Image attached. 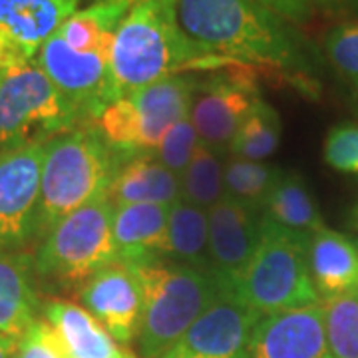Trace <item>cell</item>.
Here are the masks:
<instances>
[{
	"instance_id": "cell-1",
	"label": "cell",
	"mask_w": 358,
	"mask_h": 358,
	"mask_svg": "<svg viewBox=\"0 0 358 358\" xmlns=\"http://www.w3.org/2000/svg\"><path fill=\"white\" fill-rule=\"evenodd\" d=\"M176 8L183 34L211 62L263 66L301 80L313 70L299 34L257 0H176Z\"/></svg>"
},
{
	"instance_id": "cell-2",
	"label": "cell",
	"mask_w": 358,
	"mask_h": 358,
	"mask_svg": "<svg viewBox=\"0 0 358 358\" xmlns=\"http://www.w3.org/2000/svg\"><path fill=\"white\" fill-rule=\"evenodd\" d=\"M124 164L126 157L115 152L94 124L48 141L40 179L36 239L42 241L70 213L110 195Z\"/></svg>"
},
{
	"instance_id": "cell-3",
	"label": "cell",
	"mask_w": 358,
	"mask_h": 358,
	"mask_svg": "<svg viewBox=\"0 0 358 358\" xmlns=\"http://www.w3.org/2000/svg\"><path fill=\"white\" fill-rule=\"evenodd\" d=\"M197 62H211L183 34L176 0H138L120 22L112 46L115 96L145 88Z\"/></svg>"
},
{
	"instance_id": "cell-4",
	"label": "cell",
	"mask_w": 358,
	"mask_h": 358,
	"mask_svg": "<svg viewBox=\"0 0 358 358\" xmlns=\"http://www.w3.org/2000/svg\"><path fill=\"white\" fill-rule=\"evenodd\" d=\"M131 267L141 282L140 350L143 358H162L215 303L221 291L211 273L189 265L152 261Z\"/></svg>"
},
{
	"instance_id": "cell-5",
	"label": "cell",
	"mask_w": 358,
	"mask_h": 358,
	"mask_svg": "<svg viewBox=\"0 0 358 358\" xmlns=\"http://www.w3.org/2000/svg\"><path fill=\"white\" fill-rule=\"evenodd\" d=\"M308 237L263 215L255 253L231 293L225 294L261 315L319 305L308 267Z\"/></svg>"
},
{
	"instance_id": "cell-6",
	"label": "cell",
	"mask_w": 358,
	"mask_h": 358,
	"mask_svg": "<svg viewBox=\"0 0 358 358\" xmlns=\"http://www.w3.org/2000/svg\"><path fill=\"white\" fill-rule=\"evenodd\" d=\"M115 205L106 195L64 217L40 241L34 273L56 287H78L115 263Z\"/></svg>"
},
{
	"instance_id": "cell-7",
	"label": "cell",
	"mask_w": 358,
	"mask_h": 358,
	"mask_svg": "<svg viewBox=\"0 0 358 358\" xmlns=\"http://www.w3.org/2000/svg\"><path fill=\"white\" fill-rule=\"evenodd\" d=\"M197 80L173 74L110 103L94 126L126 159L155 152L178 122L189 115Z\"/></svg>"
},
{
	"instance_id": "cell-8",
	"label": "cell",
	"mask_w": 358,
	"mask_h": 358,
	"mask_svg": "<svg viewBox=\"0 0 358 358\" xmlns=\"http://www.w3.org/2000/svg\"><path fill=\"white\" fill-rule=\"evenodd\" d=\"M86 126L36 62L0 72V150L42 143Z\"/></svg>"
},
{
	"instance_id": "cell-9",
	"label": "cell",
	"mask_w": 358,
	"mask_h": 358,
	"mask_svg": "<svg viewBox=\"0 0 358 358\" xmlns=\"http://www.w3.org/2000/svg\"><path fill=\"white\" fill-rule=\"evenodd\" d=\"M44 152L42 143L0 150V253L36 239Z\"/></svg>"
},
{
	"instance_id": "cell-10",
	"label": "cell",
	"mask_w": 358,
	"mask_h": 358,
	"mask_svg": "<svg viewBox=\"0 0 358 358\" xmlns=\"http://www.w3.org/2000/svg\"><path fill=\"white\" fill-rule=\"evenodd\" d=\"M261 317L235 296L221 293L162 358H247Z\"/></svg>"
},
{
	"instance_id": "cell-11",
	"label": "cell",
	"mask_w": 358,
	"mask_h": 358,
	"mask_svg": "<svg viewBox=\"0 0 358 358\" xmlns=\"http://www.w3.org/2000/svg\"><path fill=\"white\" fill-rule=\"evenodd\" d=\"M209 273L231 293L261 239V209L223 197L209 211Z\"/></svg>"
},
{
	"instance_id": "cell-12",
	"label": "cell",
	"mask_w": 358,
	"mask_h": 358,
	"mask_svg": "<svg viewBox=\"0 0 358 358\" xmlns=\"http://www.w3.org/2000/svg\"><path fill=\"white\" fill-rule=\"evenodd\" d=\"M82 0H0V72L30 64Z\"/></svg>"
},
{
	"instance_id": "cell-13",
	"label": "cell",
	"mask_w": 358,
	"mask_h": 358,
	"mask_svg": "<svg viewBox=\"0 0 358 358\" xmlns=\"http://www.w3.org/2000/svg\"><path fill=\"white\" fill-rule=\"evenodd\" d=\"M261 96L253 78L233 74L197 80L189 120L199 140L215 152L229 150L231 140Z\"/></svg>"
},
{
	"instance_id": "cell-14",
	"label": "cell",
	"mask_w": 358,
	"mask_h": 358,
	"mask_svg": "<svg viewBox=\"0 0 358 358\" xmlns=\"http://www.w3.org/2000/svg\"><path fill=\"white\" fill-rule=\"evenodd\" d=\"M247 358H333L322 303L263 315L251 334Z\"/></svg>"
},
{
	"instance_id": "cell-15",
	"label": "cell",
	"mask_w": 358,
	"mask_h": 358,
	"mask_svg": "<svg viewBox=\"0 0 358 358\" xmlns=\"http://www.w3.org/2000/svg\"><path fill=\"white\" fill-rule=\"evenodd\" d=\"M90 315L102 322L115 343L128 345L138 336L141 317V282L131 265L112 263L92 275L80 289Z\"/></svg>"
},
{
	"instance_id": "cell-16",
	"label": "cell",
	"mask_w": 358,
	"mask_h": 358,
	"mask_svg": "<svg viewBox=\"0 0 358 358\" xmlns=\"http://www.w3.org/2000/svg\"><path fill=\"white\" fill-rule=\"evenodd\" d=\"M169 207L166 205H117L114 213V243L124 265H143L164 255Z\"/></svg>"
},
{
	"instance_id": "cell-17",
	"label": "cell",
	"mask_w": 358,
	"mask_h": 358,
	"mask_svg": "<svg viewBox=\"0 0 358 358\" xmlns=\"http://www.w3.org/2000/svg\"><path fill=\"white\" fill-rule=\"evenodd\" d=\"M42 313L60 334L68 358H136L122 350L102 322L86 308L62 299H50L42 303Z\"/></svg>"
},
{
	"instance_id": "cell-18",
	"label": "cell",
	"mask_w": 358,
	"mask_h": 358,
	"mask_svg": "<svg viewBox=\"0 0 358 358\" xmlns=\"http://www.w3.org/2000/svg\"><path fill=\"white\" fill-rule=\"evenodd\" d=\"M32 259L0 253V336L20 343L38 320L42 303L32 285Z\"/></svg>"
},
{
	"instance_id": "cell-19",
	"label": "cell",
	"mask_w": 358,
	"mask_h": 358,
	"mask_svg": "<svg viewBox=\"0 0 358 358\" xmlns=\"http://www.w3.org/2000/svg\"><path fill=\"white\" fill-rule=\"evenodd\" d=\"M110 199L114 205H166L171 207L181 199L179 176L169 171L154 152L126 159L115 176Z\"/></svg>"
},
{
	"instance_id": "cell-20",
	"label": "cell",
	"mask_w": 358,
	"mask_h": 358,
	"mask_svg": "<svg viewBox=\"0 0 358 358\" xmlns=\"http://www.w3.org/2000/svg\"><path fill=\"white\" fill-rule=\"evenodd\" d=\"M310 277L322 299H331L358 287V247L343 233L315 231L308 237Z\"/></svg>"
},
{
	"instance_id": "cell-21",
	"label": "cell",
	"mask_w": 358,
	"mask_h": 358,
	"mask_svg": "<svg viewBox=\"0 0 358 358\" xmlns=\"http://www.w3.org/2000/svg\"><path fill=\"white\" fill-rule=\"evenodd\" d=\"M164 255L209 273V213L179 199L169 207Z\"/></svg>"
},
{
	"instance_id": "cell-22",
	"label": "cell",
	"mask_w": 358,
	"mask_h": 358,
	"mask_svg": "<svg viewBox=\"0 0 358 358\" xmlns=\"http://www.w3.org/2000/svg\"><path fill=\"white\" fill-rule=\"evenodd\" d=\"M261 213L277 225L305 235H313L324 227L307 181L299 173H281L261 207Z\"/></svg>"
},
{
	"instance_id": "cell-23",
	"label": "cell",
	"mask_w": 358,
	"mask_h": 358,
	"mask_svg": "<svg viewBox=\"0 0 358 358\" xmlns=\"http://www.w3.org/2000/svg\"><path fill=\"white\" fill-rule=\"evenodd\" d=\"M282 124L277 110L259 98L251 114L245 117L241 128L229 143L231 155L251 162H263L277 152L281 143Z\"/></svg>"
},
{
	"instance_id": "cell-24",
	"label": "cell",
	"mask_w": 358,
	"mask_h": 358,
	"mask_svg": "<svg viewBox=\"0 0 358 358\" xmlns=\"http://www.w3.org/2000/svg\"><path fill=\"white\" fill-rule=\"evenodd\" d=\"M181 199L209 211L225 197L223 187V164L219 152L199 140L187 169L179 178Z\"/></svg>"
},
{
	"instance_id": "cell-25",
	"label": "cell",
	"mask_w": 358,
	"mask_h": 358,
	"mask_svg": "<svg viewBox=\"0 0 358 358\" xmlns=\"http://www.w3.org/2000/svg\"><path fill=\"white\" fill-rule=\"evenodd\" d=\"M281 173V169L275 166L231 155L227 164L223 166L225 195L235 201L261 209Z\"/></svg>"
},
{
	"instance_id": "cell-26",
	"label": "cell",
	"mask_w": 358,
	"mask_h": 358,
	"mask_svg": "<svg viewBox=\"0 0 358 358\" xmlns=\"http://www.w3.org/2000/svg\"><path fill=\"white\" fill-rule=\"evenodd\" d=\"M327 343L333 358H358V287L322 299Z\"/></svg>"
},
{
	"instance_id": "cell-27",
	"label": "cell",
	"mask_w": 358,
	"mask_h": 358,
	"mask_svg": "<svg viewBox=\"0 0 358 358\" xmlns=\"http://www.w3.org/2000/svg\"><path fill=\"white\" fill-rule=\"evenodd\" d=\"M197 143H199L197 129L187 115L167 131L154 154L169 171H173L176 176L181 178V173L187 169L193 154L197 150Z\"/></svg>"
},
{
	"instance_id": "cell-28",
	"label": "cell",
	"mask_w": 358,
	"mask_h": 358,
	"mask_svg": "<svg viewBox=\"0 0 358 358\" xmlns=\"http://www.w3.org/2000/svg\"><path fill=\"white\" fill-rule=\"evenodd\" d=\"M324 162L343 173H358V126L338 124L324 140Z\"/></svg>"
},
{
	"instance_id": "cell-29",
	"label": "cell",
	"mask_w": 358,
	"mask_h": 358,
	"mask_svg": "<svg viewBox=\"0 0 358 358\" xmlns=\"http://www.w3.org/2000/svg\"><path fill=\"white\" fill-rule=\"evenodd\" d=\"M324 50L341 74L358 82V22L336 26L331 30L324 42Z\"/></svg>"
},
{
	"instance_id": "cell-30",
	"label": "cell",
	"mask_w": 358,
	"mask_h": 358,
	"mask_svg": "<svg viewBox=\"0 0 358 358\" xmlns=\"http://www.w3.org/2000/svg\"><path fill=\"white\" fill-rule=\"evenodd\" d=\"M16 358H68V352L56 329L46 319H38L18 343Z\"/></svg>"
},
{
	"instance_id": "cell-31",
	"label": "cell",
	"mask_w": 358,
	"mask_h": 358,
	"mask_svg": "<svg viewBox=\"0 0 358 358\" xmlns=\"http://www.w3.org/2000/svg\"><path fill=\"white\" fill-rule=\"evenodd\" d=\"M287 22H303L310 16L313 0H257Z\"/></svg>"
},
{
	"instance_id": "cell-32",
	"label": "cell",
	"mask_w": 358,
	"mask_h": 358,
	"mask_svg": "<svg viewBox=\"0 0 358 358\" xmlns=\"http://www.w3.org/2000/svg\"><path fill=\"white\" fill-rule=\"evenodd\" d=\"M16 352H18V343L0 336V358H16Z\"/></svg>"
},
{
	"instance_id": "cell-33",
	"label": "cell",
	"mask_w": 358,
	"mask_h": 358,
	"mask_svg": "<svg viewBox=\"0 0 358 358\" xmlns=\"http://www.w3.org/2000/svg\"><path fill=\"white\" fill-rule=\"evenodd\" d=\"M329 6H336V8H345V10H355L358 13V0H322Z\"/></svg>"
},
{
	"instance_id": "cell-34",
	"label": "cell",
	"mask_w": 358,
	"mask_h": 358,
	"mask_svg": "<svg viewBox=\"0 0 358 358\" xmlns=\"http://www.w3.org/2000/svg\"><path fill=\"white\" fill-rule=\"evenodd\" d=\"M98 4H112V6H124V8H131L138 0H96Z\"/></svg>"
}]
</instances>
